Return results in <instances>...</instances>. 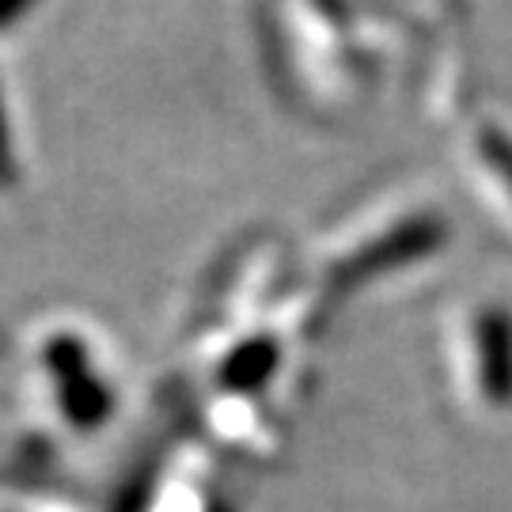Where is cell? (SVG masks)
<instances>
[{"label":"cell","mask_w":512,"mask_h":512,"mask_svg":"<svg viewBox=\"0 0 512 512\" xmlns=\"http://www.w3.org/2000/svg\"><path fill=\"white\" fill-rule=\"evenodd\" d=\"M16 179V156H12V133H8V114L0 103V186Z\"/></svg>","instance_id":"cell-1"},{"label":"cell","mask_w":512,"mask_h":512,"mask_svg":"<svg viewBox=\"0 0 512 512\" xmlns=\"http://www.w3.org/2000/svg\"><path fill=\"white\" fill-rule=\"evenodd\" d=\"M35 4L38 0H0V31H4V27H12V23H19V19L27 16Z\"/></svg>","instance_id":"cell-2"}]
</instances>
